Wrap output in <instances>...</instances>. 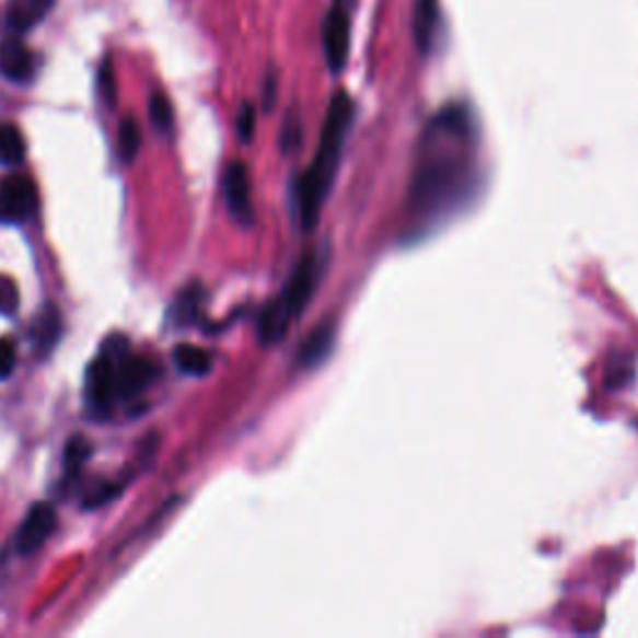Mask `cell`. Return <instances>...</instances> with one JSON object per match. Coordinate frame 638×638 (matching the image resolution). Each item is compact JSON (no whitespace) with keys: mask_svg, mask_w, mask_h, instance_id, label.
<instances>
[{"mask_svg":"<svg viewBox=\"0 0 638 638\" xmlns=\"http://www.w3.org/2000/svg\"><path fill=\"white\" fill-rule=\"evenodd\" d=\"M474 125L464 105H449L421 132L415 175H411V214L434 222L466 202L476 183Z\"/></svg>","mask_w":638,"mask_h":638,"instance_id":"6da1fadb","label":"cell"},{"mask_svg":"<svg viewBox=\"0 0 638 638\" xmlns=\"http://www.w3.org/2000/svg\"><path fill=\"white\" fill-rule=\"evenodd\" d=\"M355 118V103L347 93H337L332 97L325 125H322L320 146L314 152L312 165L308 173L300 177L298 183V208L304 230H312L320 220L322 205L327 200V193L335 183L341 148H345V138L349 128H352Z\"/></svg>","mask_w":638,"mask_h":638,"instance_id":"7a4b0ae2","label":"cell"},{"mask_svg":"<svg viewBox=\"0 0 638 638\" xmlns=\"http://www.w3.org/2000/svg\"><path fill=\"white\" fill-rule=\"evenodd\" d=\"M325 265H327L325 250H314V253H308L300 259V265L294 267L290 282L285 285L280 298L265 304V310L259 312L257 335L263 345H277V341L285 339V335L292 327V322L300 317L304 308L310 304L312 294L317 292L322 275H325Z\"/></svg>","mask_w":638,"mask_h":638,"instance_id":"3957f363","label":"cell"},{"mask_svg":"<svg viewBox=\"0 0 638 638\" xmlns=\"http://www.w3.org/2000/svg\"><path fill=\"white\" fill-rule=\"evenodd\" d=\"M130 349L125 337H111L93 359V364L88 367L85 397L95 415H107L113 402L118 399L115 397V382H118V367Z\"/></svg>","mask_w":638,"mask_h":638,"instance_id":"277c9868","label":"cell"},{"mask_svg":"<svg viewBox=\"0 0 638 638\" xmlns=\"http://www.w3.org/2000/svg\"><path fill=\"white\" fill-rule=\"evenodd\" d=\"M38 187L28 175H13L0 183V222L18 224L38 212Z\"/></svg>","mask_w":638,"mask_h":638,"instance_id":"5b68a950","label":"cell"},{"mask_svg":"<svg viewBox=\"0 0 638 638\" xmlns=\"http://www.w3.org/2000/svg\"><path fill=\"white\" fill-rule=\"evenodd\" d=\"M56 526H58L56 507L48 504V501L33 504L15 534V552L21 556H31L35 552H40L45 542L50 538V534L56 532Z\"/></svg>","mask_w":638,"mask_h":638,"instance_id":"8992f818","label":"cell"},{"mask_svg":"<svg viewBox=\"0 0 638 638\" xmlns=\"http://www.w3.org/2000/svg\"><path fill=\"white\" fill-rule=\"evenodd\" d=\"M322 43H325V58L329 70L339 73L349 58V15L341 0H335V5L329 8L325 25H322Z\"/></svg>","mask_w":638,"mask_h":638,"instance_id":"52a82bcc","label":"cell"},{"mask_svg":"<svg viewBox=\"0 0 638 638\" xmlns=\"http://www.w3.org/2000/svg\"><path fill=\"white\" fill-rule=\"evenodd\" d=\"M158 364L148 357H132L130 352L118 367V382H115V397L132 399L148 390L158 380Z\"/></svg>","mask_w":638,"mask_h":638,"instance_id":"ba28073f","label":"cell"},{"mask_svg":"<svg viewBox=\"0 0 638 638\" xmlns=\"http://www.w3.org/2000/svg\"><path fill=\"white\" fill-rule=\"evenodd\" d=\"M224 200H228L232 218L242 224H253L255 210L253 200H250V175L242 163H232L224 173Z\"/></svg>","mask_w":638,"mask_h":638,"instance_id":"9c48e42d","label":"cell"},{"mask_svg":"<svg viewBox=\"0 0 638 638\" xmlns=\"http://www.w3.org/2000/svg\"><path fill=\"white\" fill-rule=\"evenodd\" d=\"M0 76L11 83H28L35 76V56L21 38L0 43Z\"/></svg>","mask_w":638,"mask_h":638,"instance_id":"30bf717a","label":"cell"},{"mask_svg":"<svg viewBox=\"0 0 638 638\" xmlns=\"http://www.w3.org/2000/svg\"><path fill=\"white\" fill-rule=\"evenodd\" d=\"M439 33V0H417L415 18H411V35L419 53H431Z\"/></svg>","mask_w":638,"mask_h":638,"instance_id":"8fae6325","label":"cell"},{"mask_svg":"<svg viewBox=\"0 0 638 638\" xmlns=\"http://www.w3.org/2000/svg\"><path fill=\"white\" fill-rule=\"evenodd\" d=\"M60 332H62L60 312L56 310V304H45V308L38 312V317H35L33 327H31V341H33L35 352H38L40 357L50 355L53 347L58 345Z\"/></svg>","mask_w":638,"mask_h":638,"instance_id":"7c38bea8","label":"cell"},{"mask_svg":"<svg viewBox=\"0 0 638 638\" xmlns=\"http://www.w3.org/2000/svg\"><path fill=\"white\" fill-rule=\"evenodd\" d=\"M332 347H335V325H332V322H322L320 327H314L310 332V337L304 339V345L300 347L298 364L304 367V370H312V367L325 362Z\"/></svg>","mask_w":638,"mask_h":638,"instance_id":"4fadbf2b","label":"cell"},{"mask_svg":"<svg viewBox=\"0 0 638 638\" xmlns=\"http://www.w3.org/2000/svg\"><path fill=\"white\" fill-rule=\"evenodd\" d=\"M53 8V0H11L8 3L5 23L13 33H25L38 25Z\"/></svg>","mask_w":638,"mask_h":638,"instance_id":"5bb4252c","label":"cell"},{"mask_svg":"<svg viewBox=\"0 0 638 638\" xmlns=\"http://www.w3.org/2000/svg\"><path fill=\"white\" fill-rule=\"evenodd\" d=\"M200 308H202V287L190 285L187 290L177 294L175 308L170 312V320H173L175 327H193L197 320H200Z\"/></svg>","mask_w":638,"mask_h":638,"instance_id":"9a60e30c","label":"cell"},{"mask_svg":"<svg viewBox=\"0 0 638 638\" xmlns=\"http://www.w3.org/2000/svg\"><path fill=\"white\" fill-rule=\"evenodd\" d=\"M173 359H175L177 370L190 376H205L212 370L210 355L195 345H177L173 349Z\"/></svg>","mask_w":638,"mask_h":638,"instance_id":"2e32d148","label":"cell"},{"mask_svg":"<svg viewBox=\"0 0 638 638\" xmlns=\"http://www.w3.org/2000/svg\"><path fill=\"white\" fill-rule=\"evenodd\" d=\"M25 160L23 132L13 123H0V165H21Z\"/></svg>","mask_w":638,"mask_h":638,"instance_id":"e0dca14e","label":"cell"},{"mask_svg":"<svg viewBox=\"0 0 638 638\" xmlns=\"http://www.w3.org/2000/svg\"><path fill=\"white\" fill-rule=\"evenodd\" d=\"M90 460V444L83 437H73L62 454V464H66V482H76V476L83 472L85 462Z\"/></svg>","mask_w":638,"mask_h":638,"instance_id":"ac0fdd59","label":"cell"},{"mask_svg":"<svg viewBox=\"0 0 638 638\" xmlns=\"http://www.w3.org/2000/svg\"><path fill=\"white\" fill-rule=\"evenodd\" d=\"M140 125L135 123V118H125L118 128V150L125 163H132L135 155L140 152Z\"/></svg>","mask_w":638,"mask_h":638,"instance_id":"d6986e66","label":"cell"},{"mask_svg":"<svg viewBox=\"0 0 638 638\" xmlns=\"http://www.w3.org/2000/svg\"><path fill=\"white\" fill-rule=\"evenodd\" d=\"M150 120L160 132L173 130V105L165 93H152L150 97Z\"/></svg>","mask_w":638,"mask_h":638,"instance_id":"ffe728a7","label":"cell"},{"mask_svg":"<svg viewBox=\"0 0 638 638\" xmlns=\"http://www.w3.org/2000/svg\"><path fill=\"white\" fill-rule=\"evenodd\" d=\"M125 489V484L120 482H101L95 484V487H90L83 497V504L88 509H95V507H103L107 501H113L118 494Z\"/></svg>","mask_w":638,"mask_h":638,"instance_id":"44dd1931","label":"cell"},{"mask_svg":"<svg viewBox=\"0 0 638 638\" xmlns=\"http://www.w3.org/2000/svg\"><path fill=\"white\" fill-rule=\"evenodd\" d=\"M15 364H18L15 341L3 337L0 339V380H8V376L15 372Z\"/></svg>","mask_w":638,"mask_h":638,"instance_id":"7402d4cb","label":"cell"},{"mask_svg":"<svg viewBox=\"0 0 638 638\" xmlns=\"http://www.w3.org/2000/svg\"><path fill=\"white\" fill-rule=\"evenodd\" d=\"M626 382H631V357L614 359V364H611V370L606 374V384L622 386Z\"/></svg>","mask_w":638,"mask_h":638,"instance_id":"603a6c76","label":"cell"},{"mask_svg":"<svg viewBox=\"0 0 638 638\" xmlns=\"http://www.w3.org/2000/svg\"><path fill=\"white\" fill-rule=\"evenodd\" d=\"M97 88H101V95L105 97V103L115 105V78H113L111 60H105L101 73H97Z\"/></svg>","mask_w":638,"mask_h":638,"instance_id":"cb8c5ba5","label":"cell"},{"mask_svg":"<svg viewBox=\"0 0 638 638\" xmlns=\"http://www.w3.org/2000/svg\"><path fill=\"white\" fill-rule=\"evenodd\" d=\"M18 308V287L8 280V277H0V312L13 314Z\"/></svg>","mask_w":638,"mask_h":638,"instance_id":"d4e9b609","label":"cell"},{"mask_svg":"<svg viewBox=\"0 0 638 638\" xmlns=\"http://www.w3.org/2000/svg\"><path fill=\"white\" fill-rule=\"evenodd\" d=\"M255 123H257V113H255V107L253 105H245L240 111V118H237V132H240V138L250 142L253 140V135H255Z\"/></svg>","mask_w":638,"mask_h":638,"instance_id":"484cf974","label":"cell"},{"mask_svg":"<svg viewBox=\"0 0 638 638\" xmlns=\"http://www.w3.org/2000/svg\"><path fill=\"white\" fill-rule=\"evenodd\" d=\"M298 142H300V125L298 120H287L285 125V132H282V148L285 150H294L298 148Z\"/></svg>","mask_w":638,"mask_h":638,"instance_id":"4316f807","label":"cell"}]
</instances>
